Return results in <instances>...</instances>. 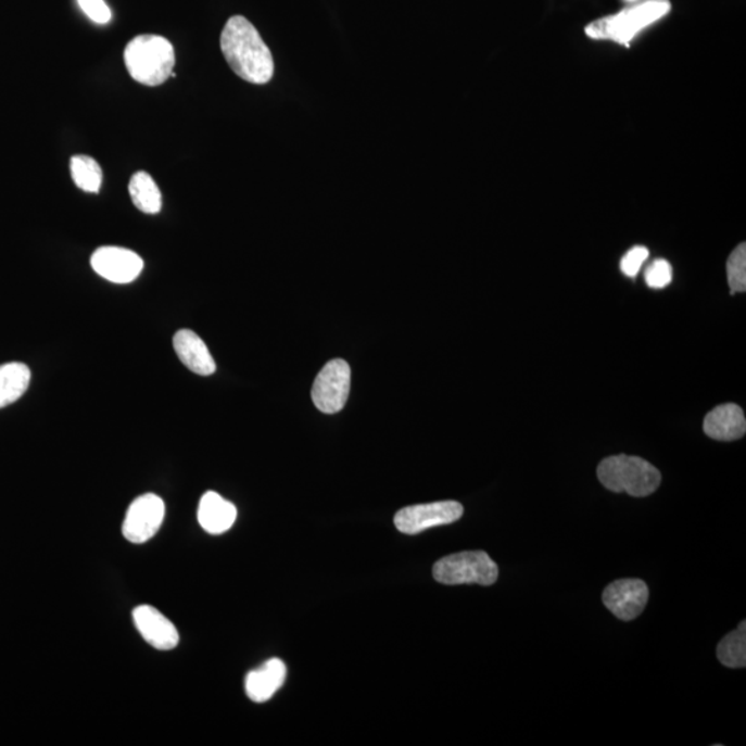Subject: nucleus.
I'll return each mask as SVG.
<instances>
[{
  "mask_svg": "<svg viewBox=\"0 0 746 746\" xmlns=\"http://www.w3.org/2000/svg\"><path fill=\"white\" fill-rule=\"evenodd\" d=\"M223 55L230 68L253 85H266L274 75V60L270 49L261 34L242 15L228 20L220 37Z\"/></svg>",
  "mask_w": 746,
  "mask_h": 746,
  "instance_id": "f257e3e1",
  "label": "nucleus"
},
{
  "mask_svg": "<svg viewBox=\"0 0 746 746\" xmlns=\"http://www.w3.org/2000/svg\"><path fill=\"white\" fill-rule=\"evenodd\" d=\"M125 65L131 78L144 86L165 84L174 73V45L160 35H140L125 49Z\"/></svg>",
  "mask_w": 746,
  "mask_h": 746,
  "instance_id": "f03ea898",
  "label": "nucleus"
},
{
  "mask_svg": "<svg viewBox=\"0 0 746 746\" xmlns=\"http://www.w3.org/2000/svg\"><path fill=\"white\" fill-rule=\"evenodd\" d=\"M597 477L607 490L627 492V494L643 497L654 494L661 485V473L638 456L616 455L600 461Z\"/></svg>",
  "mask_w": 746,
  "mask_h": 746,
  "instance_id": "7ed1b4c3",
  "label": "nucleus"
},
{
  "mask_svg": "<svg viewBox=\"0 0 746 746\" xmlns=\"http://www.w3.org/2000/svg\"><path fill=\"white\" fill-rule=\"evenodd\" d=\"M671 8L669 0H647L617 14L596 20L587 25L585 34L592 39L612 40L629 46L642 29L665 17L671 12Z\"/></svg>",
  "mask_w": 746,
  "mask_h": 746,
  "instance_id": "20e7f679",
  "label": "nucleus"
},
{
  "mask_svg": "<svg viewBox=\"0 0 746 746\" xmlns=\"http://www.w3.org/2000/svg\"><path fill=\"white\" fill-rule=\"evenodd\" d=\"M434 580L444 585H494L500 568L485 552H461L446 556L433 567Z\"/></svg>",
  "mask_w": 746,
  "mask_h": 746,
  "instance_id": "39448f33",
  "label": "nucleus"
},
{
  "mask_svg": "<svg viewBox=\"0 0 746 746\" xmlns=\"http://www.w3.org/2000/svg\"><path fill=\"white\" fill-rule=\"evenodd\" d=\"M352 370L344 359H332L314 380L312 397L324 414H337L347 403Z\"/></svg>",
  "mask_w": 746,
  "mask_h": 746,
  "instance_id": "423d86ee",
  "label": "nucleus"
},
{
  "mask_svg": "<svg viewBox=\"0 0 746 746\" xmlns=\"http://www.w3.org/2000/svg\"><path fill=\"white\" fill-rule=\"evenodd\" d=\"M464 516L459 502L444 501L433 504L404 507L394 517V526L400 532L416 535L430 528L453 524Z\"/></svg>",
  "mask_w": 746,
  "mask_h": 746,
  "instance_id": "0eeeda50",
  "label": "nucleus"
},
{
  "mask_svg": "<svg viewBox=\"0 0 746 746\" xmlns=\"http://www.w3.org/2000/svg\"><path fill=\"white\" fill-rule=\"evenodd\" d=\"M165 519V502L155 494L137 497L126 511L122 534L130 543L140 545L152 540Z\"/></svg>",
  "mask_w": 746,
  "mask_h": 746,
  "instance_id": "6e6552de",
  "label": "nucleus"
},
{
  "mask_svg": "<svg viewBox=\"0 0 746 746\" xmlns=\"http://www.w3.org/2000/svg\"><path fill=\"white\" fill-rule=\"evenodd\" d=\"M90 264L100 277L114 283L134 282L144 267L143 258L137 253L119 246L99 248Z\"/></svg>",
  "mask_w": 746,
  "mask_h": 746,
  "instance_id": "1a4fd4ad",
  "label": "nucleus"
},
{
  "mask_svg": "<svg viewBox=\"0 0 746 746\" xmlns=\"http://www.w3.org/2000/svg\"><path fill=\"white\" fill-rule=\"evenodd\" d=\"M648 586L642 580L612 582L603 593L604 606L622 621H632L644 611L648 602Z\"/></svg>",
  "mask_w": 746,
  "mask_h": 746,
  "instance_id": "9d476101",
  "label": "nucleus"
},
{
  "mask_svg": "<svg viewBox=\"0 0 746 746\" xmlns=\"http://www.w3.org/2000/svg\"><path fill=\"white\" fill-rule=\"evenodd\" d=\"M134 621L141 637L160 652H170L180 642L179 632L174 623L152 606L136 607Z\"/></svg>",
  "mask_w": 746,
  "mask_h": 746,
  "instance_id": "9b49d317",
  "label": "nucleus"
},
{
  "mask_svg": "<svg viewBox=\"0 0 746 746\" xmlns=\"http://www.w3.org/2000/svg\"><path fill=\"white\" fill-rule=\"evenodd\" d=\"M286 679V663L278 658L268 659L262 667L248 674L245 690L249 699L256 704L267 703L282 687Z\"/></svg>",
  "mask_w": 746,
  "mask_h": 746,
  "instance_id": "f8f14e48",
  "label": "nucleus"
},
{
  "mask_svg": "<svg viewBox=\"0 0 746 746\" xmlns=\"http://www.w3.org/2000/svg\"><path fill=\"white\" fill-rule=\"evenodd\" d=\"M174 346L180 362L192 372L201 375V377H210V375L215 374V359H213L204 340L198 337L195 332L190 331V329H180L175 334Z\"/></svg>",
  "mask_w": 746,
  "mask_h": 746,
  "instance_id": "ddd939ff",
  "label": "nucleus"
},
{
  "mask_svg": "<svg viewBox=\"0 0 746 746\" xmlns=\"http://www.w3.org/2000/svg\"><path fill=\"white\" fill-rule=\"evenodd\" d=\"M704 431L718 441L743 439L746 431L744 410L737 404H723L705 416Z\"/></svg>",
  "mask_w": 746,
  "mask_h": 746,
  "instance_id": "4468645a",
  "label": "nucleus"
},
{
  "mask_svg": "<svg viewBox=\"0 0 746 746\" xmlns=\"http://www.w3.org/2000/svg\"><path fill=\"white\" fill-rule=\"evenodd\" d=\"M237 520V507L217 492H206L198 507V521L207 534H225Z\"/></svg>",
  "mask_w": 746,
  "mask_h": 746,
  "instance_id": "2eb2a0df",
  "label": "nucleus"
},
{
  "mask_svg": "<svg viewBox=\"0 0 746 746\" xmlns=\"http://www.w3.org/2000/svg\"><path fill=\"white\" fill-rule=\"evenodd\" d=\"M30 382V370L23 363L0 365V408L15 403L27 392Z\"/></svg>",
  "mask_w": 746,
  "mask_h": 746,
  "instance_id": "dca6fc26",
  "label": "nucleus"
},
{
  "mask_svg": "<svg viewBox=\"0 0 746 746\" xmlns=\"http://www.w3.org/2000/svg\"><path fill=\"white\" fill-rule=\"evenodd\" d=\"M129 192L137 210L147 215H156L162 210V194L159 186L146 172H137L131 176Z\"/></svg>",
  "mask_w": 746,
  "mask_h": 746,
  "instance_id": "f3484780",
  "label": "nucleus"
},
{
  "mask_svg": "<svg viewBox=\"0 0 746 746\" xmlns=\"http://www.w3.org/2000/svg\"><path fill=\"white\" fill-rule=\"evenodd\" d=\"M71 176L78 189L91 194L99 192L103 185V170L98 161L88 155H75L71 159Z\"/></svg>",
  "mask_w": 746,
  "mask_h": 746,
  "instance_id": "a211bd4d",
  "label": "nucleus"
},
{
  "mask_svg": "<svg viewBox=\"0 0 746 746\" xmlns=\"http://www.w3.org/2000/svg\"><path fill=\"white\" fill-rule=\"evenodd\" d=\"M718 659L724 667L738 669L746 667V622L739 623L737 631L729 633L719 643Z\"/></svg>",
  "mask_w": 746,
  "mask_h": 746,
  "instance_id": "6ab92c4d",
  "label": "nucleus"
},
{
  "mask_svg": "<svg viewBox=\"0 0 746 746\" xmlns=\"http://www.w3.org/2000/svg\"><path fill=\"white\" fill-rule=\"evenodd\" d=\"M728 279L732 293L746 291V245L741 243L728 261Z\"/></svg>",
  "mask_w": 746,
  "mask_h": 746,
  "instance_id": "aec40b11",
  "label": "nucleus"
},
{
  "mask_svg": "<svg viewBox=\"0 0 746 746\" xmlns=\"http://www.w3.org/2000/svg\"><path fill=\"white\" fill-rule=\"evenodd\" d=\"M673 270L671 264L667 261H656L648 267L646 271V282L649 288L662 289L667 288L672 282Z\"/></svg>",
  "mask_w": 746,
  "mask_h": 746,
  "instance_id": "412c9836",
  "label": "nucleus"
},
{
  "mask_svg": "<svg viewBox=\"0 0 746 746\" xmlns=\"http://www.w3.org/2000/svg\"><path fill=\"white\" fill-rule=\"evenodd\" d=\"M649 255L646 246H634L622 257L621 270L627 277H636Z\"/></svg>",
  "mask_w": 746,
  "mask_h": 746,
  "instance_id": "4be33fe9",
  "label": "nucleus"
},
{
  "mask_svg": "<svg viewBox=\"0 0 746 746\" xmlns=\"http://www.w3.org/2000/svg\"><path fill=\"white\" fill-rule=\"evenodd\" d=\"M80 9L91 20L98 24H106L111 20V10L104 0H78Z\"/></svg>",
  "mask_w": 746,
  "mask_h": 746,
  "instance_id": "5701e85b",
  "label": "nucleus"
},
{
  "mask_svg": "<svg viewBox=\"0 0 746 746\" xmlns=\"http://www.w3.org/2000/svg\"><path fill=\"white\" fill-rule=\"evenodd\" d=\"M628 2H634V0H628Z\"/></svg>",
  "mask_w": 746,
  "mask_h": 746,
  "instance_id": "b1692460",
  "label": "nucleus"
}]
</instances>
